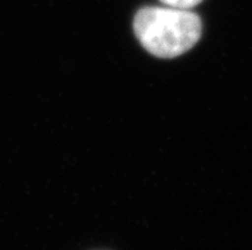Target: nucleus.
I'll return each mask as SVG.
<instances>
[{"label": "nucleus", "mask_w": 252, "mask_h": 250, "mask_svg": "<svg viewBox=\"0 0 252 250\" xmlns=\"http://www.w3.org/2000/svg\"><path fill=\"white\" fill-rule=\"evenodd\" d=\"M133 31L150 54L170 59L185 54L197 44L202 23L191 9L145 6L134 16Z\"/></svg>", "instance_id": "nucleus-1"}, {"label": "nucleus", "mask_w": 252, "mask_h": 250, "mask_svg": "<svg viewBox=\"0 0 252 250\" xmlns=\"http://www.w3.org/2000/svg\"><path fill=\"white\" fill-rule=\"evenodd\" d=\"M164 5L176 6V8H182V9H192L193 6L200 4L202 0H160Z\"/></svg>", "instance_id": "nucleus-2"}]
</instances>
